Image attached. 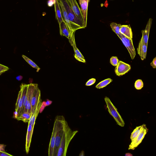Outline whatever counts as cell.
Masks as SVG:
<instances>
[{
  "label": "cell",
  "instance_id": "obj_25",
  "mask_svg": "<svg viewBox=\"0 0 156 156\" xmlns=\"http://www.w3.org/2000/svg\"><path fill=\"white\" fill-rule=\"evenodd\" d=\"M119 61L117 57L112 56L110 58V62L112 65L116 66L118 64Z\"/></svg>",
  "mask_w": 156,
  "mask_h": 156
},
{
  "label": "cell",
  "instance_id": "obj_9",
  "mask_svg": "<svg viewBox=\"0 0 156 156\" xmlns=\"http://www.w3.org/2000/svg\"><path fill=\"white\" fill-rule=\"evenodd\" d=\"M75 31L73 32L71 38L69 40V41L71 45L73 46L75 52L74 55V57L79 61L85 63V60L83 56L80 51L77 48L75 40Z\"/></svg>",
  "mask_w": 156,
  "mask_h": 156
},
{
  "label": "cell",
  "instance_id": "obj_34",
  "mask_svg": "<svg viewBox=\"0 0 156 156\" xmlns=\"http://www.w3.org/2000/svg\"><path fill=\"white\" fill-rule=\"evenodd\" d=\"M16 79L18 80H21L23 78V77L21 76H18L16 77Z\"/></svg>",
  "mask_w": 156,
  "mask_h": 156
},
{
  "label": "cell",
  "instance_id": "obj_13",
  "mask_svg": "<svg viewBox=\"0 0 156 156\" xmlns=\"http://www.w3.org/2000/svg\"><path fill=\"white\" fill-rule=\"evenodd\" d=\"M79 0L83 16L84 24L86 27H87V7L89 0Z\"/></svg>",
  "mask_w": 156,
  "mask_h": 156
},
{
  "label": "cell",
  "instance_id": "obj_4",
  "mask_svg": "<svg viewBox=\"0 0 156 156\" xmlns=\"http://www.w3.org/2000/svg\"><path fill=\"white\" fill-rule=\"evenodd\" d=\"M63 5L67 13L69 21L73 24L80 27L81 29L85 27L83 23L75 15L66 0H58Z\"/></svg>",
  "mask_w": 156,
  "mask_h": 156
},
{
  "label": "cell",
  "instance_id": "obj_32",
  "mask_svg": "<svg viewBox=\"0 0 156 156\" xmlns=\"http://www.w3.org/2000/svg\"><path fill=\"white\" fill-rule=\"evenodd\" d=\"M18 112L15 111V112H14L13 113V117L14 118L16 119L18 117Z\"/></svg>",
  "mask_w": 156,
  "mask_h": 156
},
{
  "label": "cell",
  "instance_id": "obj_17",
  "mask_svg": "<svg viewBox=\"0 0 156 156\" xmlns=\"http://www.w3.org/2000/svg\"><path fill=\"white\" fill-rule=\"evenodd\" d=\"M28 123L25 145V150L27 154L28 153L29 151L31 138L33 132L31 125L29 123Z\"/></svg>",
  "mask_w": 156,
  "mask_h": 156
},
{
  "label": "cell",
  "instance_id": "obj_2",
  "mask_svg": "<svg viewBox=\"0 0 156 156\" xmlns=\"http://www.w3.org/2000/svg\"><path fill=\"white\" fill-rule=\"evenodd\" d=\"M55 121L56 124V130L55 135L54 156H56L65 130L66 121L63 115H57Z\"/></svg>",
  "mask_w": 156,
  "mask_h": 156
},
{
  "label": "cell",
  "instance_id": "obj_12",
  "mask_svg": "<svg viewBox=\"0 0 156 156\" xmlns=\"http://www.w3.org/2000/svg\"><path fill=\"white\" fill-rule=\"evenodd\" d=\"M147 45L144 43L143 39L140 40L137 48V53L142 60H144L146 57Z\"/></svg>",
  "mask_w": 156,
  "mask_h": 156
},
{
  "label": "cell",
  "instance_id": "obj_35",
  "mask_svg": "<svg viewBox=\"0 0 156 156\" xmlns=\"http://www.w3.org/2000/svg\"><path fill=\"white\" fill-rule=\"evenodd\" d=\"M80 156H84V152L83 151H81L79 155Z\"/></svg>",
  "mask_w": 156,
  "mask_h": 156
},
{
  "label": "cell",
  "instance_id": "obj_14",
  "mask_svg": "<svg viewBox=\"0 0 156 156\" xmlns=\"http://www.w3.org/2000/svg\"><path fill=\"white\" fill-rule=\"evenodd\" d=\"M60 33L61 35L65 36L69 40L70 39L72 35L68 26L66 22L62 21L59 24Z\"/></svg>",
  "mask_w": 156,
  "mask_h": 156
},
{
  "label": "cell",
  "instance_id": "obj_29",
  "mask_svg": "<svg viewBox=\"0 0 156 156\" xmlns=\"http://www.w3.org/2000/svg\"><path fill=\"white\" fill-rule=\"evenodd\" d=\"M150 65L153 68H156V57L153 59Z\"/></svg>",
  "mask_w": 156,
  "mask_h": 156
},
{
  "label": "cell",
  "instance_id": "obj_8",
  "mask_svg": "<svg viewBox=\"0 0 156 156\" xmlns=\"http://www.w3.org/2000/svg\"><path fill=\"white\" fill-rule=\"evenodd\" d=\"M148 131L145 125L140 133L133 140L129 145V150H134L142 142Z\"/></svg>",
  "mask_w": 156,
  "mask_h": 156
},
{
  "label": "cell",
  "instance_id": "obj_19",
  "mask_svg": "<svg viewBox=\"0 0 156 156\" xmlns=\"http://www.w3.org/2000/svg\"><path fill=\"white\" fill-rule=\"evenodd\" d=\"M146 125L143 124L141 126L136 127L130 136L131 141H133L141 132Z\"/></svg>",
  "mask_w": 156,
  "mask_h": 156
},
{
  "label": "cell",
  "instance_id": "obj_27",
  "mask_svg": "<svg viewBox=\"0 0 156 156\" xmlns=\"http://www.w3.org/2000/svg\"><path fill=\"white\" fill-rule=\"evenodd\" d=\"M9 68L4 65L0 64V75L9 69Z\"/></svg>",
  "mask_w": 156,
  "mask_h": 156
},
{
  "label": "cell",
  "instance_id": "obj_16",
  "mask_svg": "<svg viewBox=\"0 0 156 156\" xmlns=\"http://www.w3.org/2000/svg\"><path fill=\"white\" fill-rule=\"evenodd\" d=\"M54 6L55 18L59 24L63 21L65 22L58 0H55Z\"/></svg>",
  "mask_w": 156,
  "mask_h": 156
},
{
  "label": "cell",
  "instance_id": "obj_1",
  "mask_svg": "<svg viewBox=\"0 0 156 156\" xmlns=\"http://www.w3.org/2000/svg\"><path fill=\"white\" fill-rule=\"evenodd\" d=\"M78 132L77 130H72L69 126L67 122H66L56 156L66 155L69 144L72 139Z\"/></svg>",
  "mask_w": 156,
  "mask_h": 156
},
{
  "label": "cell",
  "instance_id": "obj_5",
  "mask_svg": "<svg viewBox=\"0 0 156 156\" xmlns=\"http://www.w3.org/2000/svg\"><path fill=\"white\" fill-rule=\"evenodd\" d=\"M127 49L131 59L133 60L136 55L132 39L129 38L121 34L117 35Z\"/></svg>",
  "mask_w": 156,
  "mask_h": 156
},
{
  "label": "cell",
  "instance_id": "obj_6",
  "mask_svg": "<svg viewBox=\"0 0 156 156\" xmlns=\"http://www.w3.org/2000/svg\"><path fill=\"white\" fill-rule=\"evenodd\" d=\"M131 68V66L129 64L119 61L115 67V72L117 76H121L128 73L130 70Z\"/></svg>",
  "mask_w": 156,
  "mask_h": 156
},
{
  "label": "cell",
  "instance_id": "obj_11",
  "mask_svg": "<svg viewBox=\"0 0 156 156\" xmlns=\"http://www.w3.org/2000/svg\"><path fill=\"white\" fill-rule=\"evenodd\" d=\"M56 130V124L55 121L48 149V153L49 156H54Z\"/></svg>",
  "mask_w": 156,
  "mask_h": 156
},
{
  "label": "cell",
  "instance_id": "obj_23",
  "mask_svg": "<svg viewBox=\"0 0 156 156\" xmlns=\"http://www.w3.org/2000/svg\"><path fill=\"white\" fill-rule=\"evenodd\" d=\"M23 58L31 66L37 69V72H38L40 68L31 60L24 55H22Z\"/></svg>",
  "mask_w": 156,
  "mask_h": 156
},
{
  "label": "cell",
  "instance_id": "obj_21",
  "mask_svg": "<svg viewBox=\"0 0 156 156\" xmlns=\"http://www.w3.org/2000/svg\"><path fill=\"white\" fill-rule=\"evenodd\" d=\"M112 81V80L111 78L106 79L99 82L96 85V87L98 89L103 88L105 87Z\"/></svg>",
  "mask_w": 156,
  "mask_h": 156
},
{
  "label": "cell",
  "instance_id": "obj_31",
  "mask_svg": "<svg viewBox=\"0 0 156 156\" xmlns=\"http://www.w3.org/2000/svg\"><path fill=\"white\" fill-rule=\"evenodd\" d=\"M6 146L5 145L0 144V151H5V148Z\"/></svg>",
  "mask_w": 156,
  "mask_h": 156
},
{
  "label": "cell",
  "instance_id": "obj_7",
  "mask_svg": "<svg viewBox=\"0 0 156 156\" xmlns=\"http://www.w3.org/2000/svg\"><path fill=\"white\" fill-rule=\"evenodd\" d=\"M41 100L40 90L37 86L33 91L31 99V113H34L37 105Z\"/></svg>",
  "mask_w": 156,
  "mask_h": 156
},
{
  "label": "cell",
  "instance_id": "obj_3",
  "mask_svg": "<svg viewBox=\"0 0 156 156\" xmlns=\"http://www.w3.org/2000/svg\"><path fill=\"white\" fill-rule=\"evenodd\" d=\"M105 100L110 114L113 117L117 124L123 127L125 125L124 122L118 112L116 108L108 97H105Z\"/></svg>",
  "mask_w": 156,
  "mask_h": 156
},
{
  "label": "cell",
  "instance_id": "obj_33",
  "mask_svg": "<svg viewBox=\"0 0 156 156\" xmlns=\"http://www.w3.org/2000/svg\"><path fill=\"white\" fill-rule=\"evenodd\" d=\"M51 103L52 101L49 100H47V101L45 102V104L47 106L49 105Z\"/></svg>",
  "mask_w": 156,
  "mask_h": 156
},
{
  "label": "cell",
  "instance_id": "obj_24",
  "mask_svg": "<svg viewBox=\"0 0 156 156\" xmlns=\"http://www.w3.org/2000/svg\"><path fill=\"white\" fill-rule=\"evenodd\" d=\"M135 87L137 90L141 89L144 86V84L142 80L138 79L135 82Z\"/></svg>",
  "mask_w": 156,
  "mask_h": 156
},
{
  "label": "cell",
  "instance_id": "obj_30",
  "mask_svg": "<svg viewBox=\"0 0 156 156\" xmlns=\"http://www.w3.org/2000/svg\"><path fill=\"white\" fill-rule=\"evenodd\" d=\"M0 156H12L5 151H0Z\"/></svg>",
  "mask_w": 156,
  "mask_h": 156
},
{
  "label": "cell",
  "instance_id": "obj_18",
  "mask_svg": "<svg viewBox=\"0 0 156 156\" xmlns=\"http://www.w3.org/2000/svg\"><path fill=\"white\" fill-rule=\"evenodd\" d=\"M121 34L127 37L132 39L133 33L129 25H122L120 30Z\"/></svg>",
  "mask_w": 156,
  "mask_h": 156
},
{
  "label": "cell",
  "instance_id": "obj_10",
  "mask_svg": "<svg viewBox=\"0 0 156 156\" xmlns=\"http://www.w3.org/2000/svg\"><path fill=\"white\" fill-rule=\"evenodd\" d=\"M72 10L79 19L83 23L82 13L76 0H66Z\"/></svg>",
  "mask_w": 156,
  "mask_h": 156
},
{
  "label": "cell",
  "instance_id": "obj_28",
  "mask_svg": "<svg viewBox=\"0 0 156 156\" xmlns=\"http://www.w3.org/2000/svg\"><path fill=\"white\" fill-rule=\"evenodd\" d=\"M96 79L95 78H91L89 79L86 83V86H90L96 82Z\"/></svg>",
  "mask_w": 156,
  "mask_h": 156
},
{
  "label": "cell",
  "instance_id": "obj_15",
  "mask_svg": "<svg viewBox=\"0 0 156 156\" xmlns=\"http://www.w3.org/2000/svg\"><path fill=\"white\" fill-rule=\"evenodd\" d=\"M152 19L150 18L147 23L145 29L142 31V37L145 44L147 45H148V39L150 30L151 27Z\"/></svg>",
  "mask_w": 156,
  "mask_h": 156
},
{
  "label": "cell",
  "instance_id": "obj_20",
  "mask_svg": "<svg viewBox=\"0 0 156 156\" xmlns=\"http://www.w3.org/2000/svg\"><path fill=\"white\" fill-rule=\"evenodd\" d=\"M32 114L28 112L23 113L16 119L18 120H21L25 123L28 122Z\"/></svg>",
  "mask_w": 156,
  "mask_h": 156
},
{
  "label": "cell",
  "instance_id": "obj_26",
  "mask_svg": "<svg viewBox=\"0 0 156 156\" xmlns=\"http://www.w3.org/2000/svg\"><path fill=\"white\" fill-rule=\"evenodd\" d=\"M22 89L21 87L20 86V90L19 92L18 98L17 99L16 103V104L15 111H16L18 104L20 101V98L22 97Z\"/></svg>",
  "mask_w": 156,
  "mask_h": 156
},
{
  "label": "cell",
  "instance_id": "obj_22",
  "mask_svg": "<svg viewBox=\"0 0 156 156\" xmlns=\"http://www.w3.org/2000/svg\"><path fill=\"white\" fill-rule=\"evenodd\" d=\"M121 25V24H118L114 22H112L110 24V27L112 30L117 35L121 34L120 30Z\"/></svg>",
  "mask_w": 156,
  "mask_h": 156
}]
</instances>
